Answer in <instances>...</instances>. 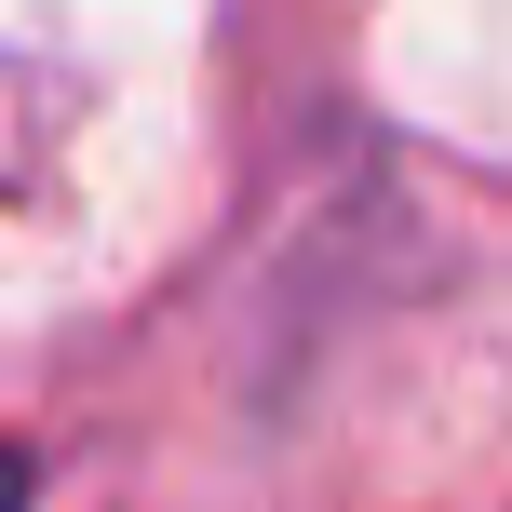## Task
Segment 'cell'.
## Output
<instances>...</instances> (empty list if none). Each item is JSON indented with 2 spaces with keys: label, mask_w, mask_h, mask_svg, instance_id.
<instances>
[{
  "label": "cell",
  "mask_w": 512,
  "mask_h": 512,
  "mask_svg": "<svg viewBox=\"0 0 512 512\" xmlns=\"http://www.w3.org/2000/svg\"><path fill=\"white\" fill-rule=\"evenodd\" d=\"M0 512H27V459H14V445H0Z\"/></svg>",
  "instance_id": "6da1fadb"
}]
</instances>
